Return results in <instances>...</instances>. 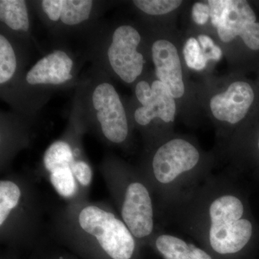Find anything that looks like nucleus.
<instances>
[{
	"instance_id": "obj_16",
	"label": "nucleus",
	"mask_w": 259,
	"mask_h": 259,
	"mask_svg": "<svg viewBox=\"0 0 259 259\" xmlns=\"http://www.w3.org/2000/svg\"><path fill=\"white\" fill-rule=\"evenodd\" d=\"M0 20L12 30L28 31L30 21L26 3L23 0H1Z\"/></svg>"
},
{
	"instance_id": "obj_15",
	"label": "nucleus",
	"mask_w": 259,
	"mask_h": 259,
	"mask_svg": "<svg viewBox=\"0 0 259 259\" xmlns=\"http://www.w3.org/2000/svg\"><path fill=\"white\" fill-rule=\"evenodd\" d=\"M155 244L165 259H212L204 250L171 235H160Z\"/></svg>"
},
{
	"instance_id": "obj_24",
	"label": "nucleus",
	"mask_w": 259,
	"mask_h": 259,
	"mask_svg": "<svg viewBox=\"0 0 259 259\" xmlns=\"http://www.w3.org/2000/svg\"><path fill=\"white\" fill-rule=\"evenodd\" d=\"M258 150H259V139H258Z\"/></svg>"
},
{
	"instance_id": "obj_18",
	"label": "nucleus",
	"mask_w": 259,
	"mask_h": 259,
	"mask_svg": "<svg viewBox=\"0 0 259 259\" xmlns=\"http://www.w3.org/2000/svg\"><path fill=\"white\" fill-rule=\"evenodd\" d=\"M181 0H136L134 4L150 15H162L175 11L182 5Z\"/></svg>"
},
{
	"instance_id": "obj_20",
	"label": "nucleus",
	"mask_w": 259,
	"mask_h": 259,
	"mask_svg": "<svg viewBox=\"0 0 259 259\" xmlns=\"http://www.w3.org/2000/svg\"><path fill=\"white\" fill-rule=\"evenodd\" d=\"M231 0H209L207 4L210 10L211 23L217 28L229 8Z\"/></svg>"
},
{
	"instance_id": "obj_21",
	"label": "nucleus",
	"mask_w": 259,
	"mask_h": 259,
	"mask_svg": "<svg viewBox=\"0 0 259 259\" xmlns=\"http://www.w3.org/2000/svg\"><path fill=\"white\" fill-rule=\"evenodd\" d=\"M192 15L194 23L199 25H205L210 18V10L207 3H196L192 7Z\"/></svg>"
},
{
	"instance_id": "obj_23",
	"label": "nucleus",
	"mask_w": 259,
	"mask_h": 259,
	"mask_svg": "<svg viewBox=\"0 0 259 259\" xmlns=\"http://www.w3.org/2000/svg\"><path fill=\"white\" fill-rule=\"evenodd\" d=\"M54 259H69V258H66V257L60 256V257H58V258H56Z\"/></svg>"
},
{
	"instance_id": "obj_5",
	"label": "nucleus",
	"mask_w": 259,
	"mask_h": 259,
	"mask_svg": "<svg viewBox=\"0 0 259 259\" xmlns=\"http://www.w3.org/2000/svg\"><path fill=\"white\" fill-rule=\"evenodd\" d=\"M209 212V238L212 249L222 255L241 251L253 233L251 223L242 218L244 207L241 199L228 194L221 196L213 201Z\"/></svg>"
},
{
	"instance_id": "obj_9",
	"label": "nucleus",
	"mask_w": 259,
	"mask_h": 259,
	"mask_svg": "<svg viewBox=\"0 0 259 259\" xmlns=\"http://www.w3.org/2000/svg\"><path fill=\"white\" fill-rule=\"evenodd\" d=\"M136 95L142 105L134 113L135 120L139 125H148L155 118L161 119L166 123L175 121V98L161 81L156 80L151 86L147 81H140L136 87Z\"/></svg>"
},
{
	"instance_id": "obj_1",
	"label": "nucleus",
	"mask_w": 259,
	"mask_h": 259,
	"mask_svg": "<svg viewBox=\"0 0 259 259\" xmlns=\"http://www.w3.org/2000/svg\"><path fill=\"white\" fill-rule=\"evenodd\" d=\"M49 229L50 236L60 241L96 248L110 259H131L136 250V238L104 201L65 204L53 212Z\"/></svg>"
},
{
	"instance_id": "obj_12",
	"label": "nucleus",
	"mask_w": 259,
	"mask_h": 259,
	"mask_svg": "<svg viewBox=\"0 0 259 259\" xmlns=\"http://www.w3.org/2000/svg\"><path fill=\"white\" fill-rule=\"evenodd\" d=\"M151 52L158 81L166 86L175 99L183 97L185 86L176 47L168 40L160 39L153 42Z\"/></svg>"
},
{
	"instance_id": "obj_14",
	"label": "nucleus",
	"mask_w": 259,
	"mask_h": 259,
	"mask_svg": "<svg viewBox=\"0 0 259 259\" xmlns=\"http://www.w3.org/2000/svg\"><path fill=\"white\" fill-rule=\"evenodd\" d=\"M42 10L52 21H61L65 25L83 23L90 16L93 2L90 0H44Z\"/></svg>"
},
{
	"instance_id": "obj_11",
	"label": "nucleus",
	"mask_w": 259,
	"mask_h": 259,
	"mask_svg": "<svg viewBox=\"0 0 259 259\" xmlns=\"http://www.w3.org/2000/svg\"><path fill=\"white\" fill-rule=\"evenodd\" d=\"M254 98V92L249 83L235 81L226 91L211 98L209 107L214 118L234 125L245 118Z\"/></svg>"
},
{
	"instance_id": "obj_6",
	"label": "nucleus",
	"mask_w": 259,
	"mask_h": 259,
	"mask_svg": "<svg viewBox=\"0 0 259 259\" xmlns=\"http://www.w3.org/2000/svg\"><path fill=\"white\" fill-rule=\"evenodd\" d=\"M141 40V35L134 27L121 25L114 31L107 51L112 69L127 83L134 82L144 69V56L137 51Z\"/></svg>"
},
{
	"instance_id": "obj_4",
	"label": "nucleus",
	"mask_w": 259,
	"mask_h": 259,
	"mask_svg": "<svg viewBox=\"0 0 259 259\" xmlns=\"http://www.w3.org/2000/svg\"><path fill=\"white\" fill-rule=\"evenodd\" d=\"M79 151L66 141H56L46 150L42 167L46 177L66 203L89 199L93 171Z\"/></svg>"
},
{
	"instance_id": "obj_10",
	"label": "nucleus",
	"mask_w": 259,
	"mask_h": 259,
	"mask_svg": "<svg viewBox=\"0 0 259 259\" xmlns=\"http://www.w3.org/2000/svg\"><path fill=\"white\" fill-rule=\"evenodd\" d=\"M217 31L223 42H230L239 36L248 49L259 50V23L254 11L245 0H231Z\"/></svg>"
},
{
	"instance_id": "obj_17",
	"label": "nucleus",
	"mask_w": 259,
	"mask_h": 259,
	"mask_svg": "<svg viewBox=\"0 0 259 259\" xmlns=\"http://www.w3.org/2000/svg\"><path fill=\"white\" fill-rule=\"evenodd\" d=\"M16 57L13 48L4 35H0V83L8 82L14 76Z\"/></svg>"
},
{
	"instance_id": "obj_22",
	"label": "nucleus",
	"mask_w": 259,
	"mask_h": 259,
	"mask_svg": "<svg viewBox=\"0 0 259 259\" xmlns=\"http://www.w3.org/2000/svg\"><path fill=\"white\" fill-rule=\"evenodd\" d=\"M198 41L200 44V47L202 48V51H203L204 56H205L206 60H207V56L210 54L212 49L215 47V44L210 37L206 35H200L198 37Z\"/></svg>"
},
{
	"instance_id": "obj_3",
	"label": "nucleus",
	"mask_w": 259,
	"mask_h": 259,
	"mask_svg": "<svg viewBox=\"0 0 259 259\" xmlns=\"http://www.w3.org/2000/svg\"><path fill=\"white\" fill-rule=\"evenodd\" d=\"M102 177L120 217L137 239L152 234L153 205L148 187L141 181L131 180L113 163L102 168Z\"/></svg>"
},
{
	"instance_id": "obj_2",
	"label": "nucleus",
	"mask_w": 259,
	"mask_h": 259,
	"mask_svg": "<svg viewBox=\"0 0 259 259\" xmlns=\"http://www.w3.org/2000/svg\"><path fill=\"white\" fill-rule=\"evenodd\" d=\"M44 204L31 177L8 175L0 180V236L18 242L40 236Z\"/></svg>"
},
{
	"instance_id": "obj_7",
	"label": "nucleus",
	"mask_w": 259,
	"mask_h": 259,
	"mask_svg": "<svg viewBox=\"0 0 259 259\" xmlns=\"http://www.w3.org/2000/svg\"><path fill=\"white\" fill-rule=\"evenodd\" d=\"M199 158V151L188 141L171 140L160 146L153 155V178L161 185L172 183L182 174L197 166Z\"/></svg>"
},
{
	"instance_id": "obj_8",
	"label": "nucleus",
	"mask_w": 259,
	"mask_h": 259,
	"mask_svg": "<svg viewBox=\"0 0 259 259\" xmlns=\"http://www.w3.org/2000/svg\"><path fill=\"white\" fill-rule=\"evenodd\" d=\"M94 108L104 137L115 144L125 141L129 127L125 109L115 88L109 83H102L94 90Z\"/></svg>"
},
{
	"instance_id": "obj_19",
	"label": "nucleus",
	"mask_w": 259,
	"mask_h": 259,
	"mask_svg": "<svg viewBox=\"0 0 259 259\" xmlns=\"http://www.w3.org/2000/svg\"><path fill=\"white\" fill-rule=\"evenodd\" d=\"M183 54L186 64L190 69L202 71L207 66V61L197 39L190 37L187 40Z\"/></svg>"
},
{
	"instance_id": "obj_13",
	"label": "nucleus",
	"mask_w": 259,
	"mask_h": 259,
	"mask_svg": "<svg viewBox=\"0 0 259 259\" xmlns=\"http://www.w3.org/2000/svg\"><path fill=\"white\" fill-rule=\"evenodd\" d=\"M73 61L62 51H55L42 58L26 75L28 83L60 84L72 79Z\"/></svg>"
}]
</instances>
